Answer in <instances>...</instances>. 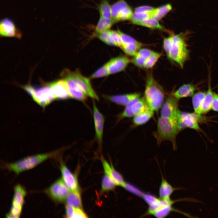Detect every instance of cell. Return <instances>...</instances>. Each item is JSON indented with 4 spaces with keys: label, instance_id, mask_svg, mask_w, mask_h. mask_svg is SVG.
<instances>
[{
    "label": "cell",
    "instance_id": "6da1fadb",
    "mask_svg": "<svg viewBox=\"0 0 218 218\" xmlns=\"http://www.w3.org/2000/svg\"><path fill=\"white\" fill-rule=\"evenodd\" d=\"M192 33L190 31L185 33L173 35L165 38L163 41V47L168 58L177 64L181 68L189 56V50L186 40Z\"/></svg>",
    "mask_w": 218,
    "mask_h": 218
},
{
    "label": "cell",
    "instance_id": "7a4b0ae2",
    "mask_svg": "<svg viewBox=\"0 0 218 218\" xmlns=\"http://www.w3.org/2000/svg\"><path fill=\"white\" fill-rule=\"evenodd\" d=\"M157 124V130L153 133L157 144H160L164 141H169L171 143L173 149L176 150L177 148L176 139L180 132L177 121L160 116L158 119Z\"/></svg>",
    "mask_w": 218,
    "mask_h": 218
},
{
    "label": "cell",
    "instance_id": "3957f363",
    "mask_svg": "<svg viewBox=\"0 0 218 218\" xmlns=\"http://www.w3.org/2000/svg\"><path fill=\"white\" fill-rule=\"evenodd\" d=\"M144 97L150 108L154 111H158L164 103L163 89L151 74L147 78Z\"/></svg>",
    "mask_w": 218,
    "mask_h": 218
},
{
    "label": "cell",
    "instance_id": "277c9868",
    "mask_svg": "<svg viewBox=\"0 0 218 218\" xmlns=\"http://www.w3.org/2000/svg\"><path fill=\"white\" fill-rule=\"evenodd\" d=\"M59 151L39 154L27 157L18 161L4 165L5 168L18 174L24 171L31 169L45 160L55 157Z\"/></svg>",
    "mask_w": 218,
    "mask_h": 218
},
{
    "label": "cell",
    "instance_id": "5b68a950",
    "mask_svg": "<svg viewBox=\"0 0 218 218\" xmlns=\"http://www.w3.org/2000/svg\"><path fill=\"white\" fill-rule=\"evenodd\" d=\"M23 88L34 101L42 107H45L55 99L48 84L39 88H35L28 84Z\"/></svg>",
    "mask_w": 218,
    "mask_h": 218
},
{
    "label": "cell",
    "instance_id": "8992f818",
    "mask_svg": "<svg viewBox=\"0 0 218 218\" xmlns=\"http://www.w3.org/2000/svg\"><path fill=\"white\" fill-rule=\"evenodd\" d=\"M88 97L98 101L99 98L92 88L90 79L83 75L78 70L71 71L65 69L63 70Z\"/></svg>",
    "mask_w": 218,
    "mask_h": 218
},
{
    "label": "cell",
    "instance_id": "52a82bcc",
    "mask_svg": "<svg viewBox=\"0 0 218 218\" xmlns=\"http://www.w3.org/2000/svg\"><path fill=\"white\" fill-rule=\"evenodd\" d=\"M44 192L55 203H60L66 201L70 191L61 177L54 182Z\"/></svg>",
    "mask_w": 218,
    "mask_h": 218
},
{
    "label": "cell",
    "instance_id": "ba28073f",
    "mask_svg": "<svg viewBox=\"0 0 218 218\" xmlns=\"http://www.w3.org/2000/svg\"><path fill=\"white\" fill-rule=\"evenodd\" d=\"M150 109L144 97H140L133 100L125 106L118 119L120 120L125 118L134 117Z\"/></svg>",
    "mask_w": 218,
    "mask_h": 218
},
{
    "label": "cell",
    "instance_id": "9c48e42d",
    "mask_svg": "<svg viewBox=\"0 0 218 218\" xmlns=\"http://www.w3.org/2000/svg\"><path fill=\"white\" fill-rule=\"evenodd\" d=\"M26 194V191L20 185L18 184L15 187L11 207L9 211L6 215L7 217H19Z\"/></svg>",
    "mask_w": 218,
    "mask_h": 218
},
{
    "label": "cell",
    "instance_id": "30bf717a",
    "mask_svg": "<svg viewBox=\"0 0 218 218\" xmlns=\"http://www.w3.org/2000/svg\"><path fill=\"white\" fill-rule=\"evenodd\" d=\"M200 116L195 113L182 112L180 111L177 118V125L180 132L186 128L197 131L201 129L198 124Z\"/></svg>",
    "mask_w": 218,
    "mask_h": 218
},
{
    "label": "cell",
    "instance_id": "8fae6325",
    "mask_svg": "<svg viewBox=\"0 0 218 218\" xmlns=\"http://www.w3.org/2000/svg\"><path fill=\"white\" fill-rule=\"evenodd\" d=\"M178 100L172 94L168 97L163 104L160 111V116L177 121L180 111L178 107Z\"/></svg>",
    "mask_w": 218,
    "mask_h": 218
},
{
    "label": "cell",
    "instance_id": "7c38bea8",
    "mask_svg": "<svg viewBox=\"0 0 218 218\" xmlns=\"http://www.w3.org/2000/svg\"><path fill=\"white\" fill-rule=\"evenodd\" d=\"M61 76L65 81L71 98L81 101H84L88 96L78 86L71 78L63 71Z\"/></svg>",
    "mask_w": 218,
    "mask_h": 218
},
{
    "label": "cell",
    "instance_id": "4fadbf2b",
    "mask_svg": "<svg viewBox=\"0 0 218 218\" xmlns=\"http://www.w3.org/2000/svg\"><path fill=\"white\" fill-rule=\"evenodd\" d=\"M93 119L97 141L100 148H101L104 130V118L100 111L95 102L93 101Z\"/></svg>",
    "mask_w": 218,
    "mask_h": 218
},
{
    "label": "cell",
    "instance_id": "5bb4252c",
    "mask_svg": "<svg viewBox=\"0 0 218 218\" xmlns=\"http://www.w3.org/2000/svg\"><path fill=\"white\" fill-rule=\"evenodd\" d=\"M62 178L70 191L79 190L77 177L62 162L60 164Z\"/></svg>",
    "mask_w": 218,
    "mask_h": 218
},
{
    "label": "cell",
    "instance_id": "9a60e30c",
    "mask_svg": "<svg viewBox=\"0 0 218 218\" xmlns=\"http://www.w3.org/2000/svg\"><path fill=\"white\" fill-rule=\"evenodd\" d=\"M130 61L131 60L125 55L119 56L111 59L107 63L109 74L124 70Z\"/></svg>",
    "mask_w": 218,
    "mask_h": 218
},
{
    "label": "cell",
    "instance_id": "2e32d148",
    "mask_svg": "<svg viewBox=\"0 0 218 218\" xmlns=\"http://www.w3.org/2000/svg\"><path fill=\"white\" fill-rule=\"evenodd\" d=\"M48 84L56 99L63 100L71 98L66 82L63 79L56 80Z\"/></svg>",
    "mask_w": 218,
    "mask_h": 218
},
{
    "label": "cell",
    "instance_id": "e0dca14e",
    "mask_svg": "<svg viewBox=\"0 0 218 218\" xmlns=\"http://www.w3.org/2000/svg\"><path fill=\"white\" fill-rule=\"evenodd\" d=\"M0 33L1 35L3 37L20 38L22 36L14 23L8 18H5L1 21Z\"/></svg>",
    "mask_w": 218,
    "mask_h": 218
},
{
    "label": "cell",
    "instance_id": "ac0fdd59",
    "mask_svg": "<svg viewBox=\"0 0 218 218\" xmlns=\"http://www.w3.org/2000/svg\"><path fill=\"white\" fill-rule=\"evenodd\" d=\"M101 160L105 173L111 178L116 185L123 187L126 182L121 175L114 168L111 164H109L105 160L102 158Z\"/></svg>",
    "mask_w": 218,
    "mask_h": 218
},
{
    "label": "cell",
    "instance_id": "d6986e66",
    "mask_svg": "<svg viewBox=\"0 0 218 218\" xmlns=\"http://www.w3.org/2000/svg\"><path fill=\"white\" fill-rule=\"evenodd\" d=\"M139 93H130L107 96L111 101L118 105L126 106L133 100L140 97Z\"/></svg>",
    "mask_w": 218,
    "mask_h": 218
},
{
    "label": "cell",
    "instance_id": "ffe728a7",
    "mask_svg": "<svg viewBox=\"0 0 218 218\" xmlns=\"http://www.w3.org/2000/svg\"><path fill=\"white\" fill-rule=\"evenodd\" d=\"M177 189L173 187L164 178L161 173V181L159 189V198L165 200H171L170 196Z\"/></svg>",
    "mask_w": 218,
    "mask_h": 218
},
{
    "label": "cell",
    "instance_id": "44dd1931",
    "mask_svg": "<svg viewBox=\"0 0 218 218\" xmlns=\"http://www.w3.org/2000/svg\"><path fill=\"white\" fill-rule=\"evenodd\" d=\"M153 51L146 48H141L131 60L134 64L138 67L144 68L146 61Z\"/></svg>",
    "mask_w": 218,
    "mask_h": 218
},
{
    "label": "cell",
    "instance_id": "7402d4cb",
    "mask_svg": "<svg viewBox=\"0 0 218 218\" xmlns=\"http://www.w3.org/2000/svg\"><path fill=\"white\" fill-rule=\"evenodd\" d=\"M195 85L191 84H184L180 87L173 95L177 99L192 96L196 90Z\"/></svg>",
    "mask_w": 218,
    "mask_h": 218
},
{
    "label": "cell",
    "instance_id": "603a6c76",
    "mask_svg": "<svg viewBox=\"0 0 218 218\" xmlns=\"http://www.w3.org/2000/svg\"><path fill=\"white\" fill-rule=\"evenodd\" d=\"M128 6L124 0H118L111 5V18L114 23L118 21L120 15Z\"/></svg>",
    "mask_w": 218,
    "mask_h": 218
},
{
    "label": "cell",
    "instance_id": "cb8c5ba5",
    "mask_svg": "<svg viewBox=\"0 0 218 218\" xmlns=\"http://www.w3.org/2000/svg\"><path fill=\"white\" fill-rule=\"evenodd\" d=\"M214 93L213 91L210 84H209L207 91L200 107V114H206L212 109V105Z\"/></svg>",
    "mask_w": 218,
    "mask_h": 218
},
{
    "label": "cell",
    "instance_id": "d4e9b609",
    "mask_svg": "<svg viewBox=\"0 0 218 218\" xmlns=\"http://www.w3.org/2000/svg\"><path fill=\"white\" fill-rule=\"evenodd\" d=\"M172 200L162 206L155 211L152 214L158 218H164L167 216L172 211H177L173 207V204L175 202Z\"/></svg>",
    "mask_w": 218,
    "mask_h": 218
},
{
    "label": "cell",
    "instance_id": "484cf974",
    "mask_svg": "<svg viewBox=\"0 0 218 218\" xmlns=\"http://www.w3.org/2000/svg\"><path fill=\"white\" fill-rule=\"evenodd\" d=\"M65 201L66 204L74 207L82 208V201L79 190L70 191Z\"/></svg>",
    "mask_w": 218,
    "mask_h": 218
},
{
    "label": "cell",
    "instance_id": "4316f807",
    "mask_svg": "<svg viewBox=\"0 0 218 218\" xmlns=\"http://www.w3.org/2000/svg\"><path fill=\"white\" fill-rule=\"evenodd\" d=\"M206 93V92L199 91L195 93L192 96V103L194 112L200 116L201 115V106Z\"/></svg>",
    "mask_w": 218,
    "mask_h": 218
},
{
    "label": "cell",
    "instance_id": "83f0119b",
    "mask_svg": "<svg viewBox=\"0 0 218 218\" xmlns=\"http://www.w3.org/2000/svg\"><path fill=\"white\" fill-rule=\"evenodd\" d=\"M154 112L150 109L134 116L132 120L133 124L138 126L145 124L153 116Z\"/></svg>",
    "mask_w": 218,
    "mask_h": 218
},
{
    "label": "cell",
    "instance_id": "f1b7e54d",
    "mask_svg": "<svg viewBox=\"0 0 218 218\" xmlns=\"http://www.w3.org/2000/svg\"><path fill=\"white\" fill-rule=\"evenodd\" d=\"M114 23L112 18L100 17L95 28V32L97 34L109 30Z\"/></svg>",
    "mask_w": 218,
    "mask_h": 218
},
{
    "label": "cell",
    "instance_id": "f546056e",
    "mask_svg": "<svg viewBox=\"0 0 218 218\" xmlns=\"http://www.w3.org/2000/svg\"><path fill=\"white\" fill-rule=\"evenodd\" d=\"M97 8L100 17L112 18L111 5L107 0H101Z\"/></svg>",
    "mask_w": 218,
    "mask_h": 218
},
{
    "label": "cell",
    "instance_id": "4dcf8cb0",
    "mask_svg": "<svg viewBox=\"0 0 218 218\" xmlns=\"http://www.w3.org/2000/svg\"><path fill=\"white\" fill-rule=\"evenodd\" d=\"M172 9V5L170 4L155 8L152 13V17L158 21L160 20Z\"/></svg>",
    "mask_w": 218,
    "mask_h": 218
},
{
    "label": "cell",
    "instance_id": "1f68e13d",
    "mask_svg": "<svg viewBox=\"0 0 218 218\" xmlns=\"http://www.w3.org/2000/svg\"><path fill=\"white\" fill-rule=\"evenodd\" d=\"M143 44L138 41L136 43H131L123 45L121 48L127 54L134 56L138 50L141 48Z\"/></svg>",
    "mask_w": 218,
    "mask_h": 218
},
{
    "label": "cell",
    "instance_id": "d6a6232c",
    "mask_svg": "<svg viewBox=\"0 0 218 218\" xmlns=\"http://www.w3.org/2000/svg\"><path fill=\"white\" fill-rule=\"evenodd\" d=\"M158 21L155 18L151 17L140 22L137 25L152 29H159L161 30H164V27L159 23Z\"/></svg>",
    "mask_w": 218,
    "mask_h": 218
},
{
    "label": "cell",
    "instance_id": "836d02e7",
    "mask_svg": "<svg viewBox=\"0 0 218 218\" xmlns=\"http://www.w3.org/2000/svg\"><path fill=\"white\" fill-rule=\"evenodd\" d=\"M101 192H104L114 190L116 185L114 181L107 174L105 173L102 180Z\"/></svg>",
    "mask_w": 218,
    "mask_h": 218
},
{
    "label": "cell",
    "instance_id": "e575fe53",
    "mask_svg": "<svg viewBox=\"0 0 218 218\" xmlns=\"http://www.w3.org/2000/svg\"><path fill=\"white\" fill-rule=\"evenodd\" d=\"M151 17H152V13L134 12L130 20L133 23L137 25L140 22Z\"/></svg>",
    "mask_w": 218,
    "mask_h": 218
},
{
    "label": "cell",
    "instance_id": "d590c367",
    "mask_svg": "<svg viewBox=\"0 0 218 218\" xmlns=\"http://www.w3.org/2000/svg\"><path fill=\"white\" fill-rule=\"evenodd\" d=\"M109 37L111 46L121 48L122 44L120 34L118 31L109 30Z\"/></svg>",
    "mask_w": 218,
    "mask_h": 218
},
{
    "label": "cell",
    "instance_id": "8d00e7d4",
    "mask_svg": "<svg viewBox=\"0 0 218 218\" xmlns=\"http://www.w3.org/2000/svg\"><path fill=\"white\" fill-rule=\"evenodd\" d=\"M161 55L160 53L153 51L151 55L146 61L144 68L146 69L152 68L157 62Z\"/></svg>",
    "mask_w": 218,
    "mask_h": 218
},
{
    "label": "cell",
    "instance_id": "74e56055",
    "mask_svg": "<svg viewBox=\"0 0 218 218\" xmlns=\"http://www.w3.org/2000/svg\"><path fill=\"white\" fill-rule=\"evenodd\" d=\"M109 74L107 63L95 71L91 76L92 79L107 76Z\"/></svg>",
    "mask_w": 218,
    "mask_h": 218
},
{
    "label": "cell",
    "instance_id": "f35d334b",
    "mask_svg": "<svg viewBox=\"0 0 218 218\" xmlns=\"http://www.w3.org/2000/svg\"><path fill=\"white\" fill-rule=\"evenodd\" d=\"M118 31L121 36L122 44V46L130 43H136L138 41L132 37L121 32L119 29Z\"/></svg>",
    "mask_w": 218,
    "mask_h": 218
},
{
    "label": "cell",
    "instance_id": "ab89813d",
    "mask_svg": "<svg viewBox=\"0 0 218 218\" xmlns=\"http://www.w3.org/2000/svg\"><path fill=\"white\" fill-rule=\"evenodd\" d=\"M123 187L128 191L141 197L144 193L136 187L126 182H125Z\"/></svg>",
    "mask_w": 218,
    "mask_h": 218
},
{
    "label": "cell",
    "instance_id": "60d3db41",
    "mask_svg": "<svg viewBox=\"0 0 218 218\" xmlns=\"http://www.w3.org/2000/svg\"><path fill=\"white\" fill-rule=\"evenodd\" d=\"M97 34L98 38L101 41L107 45L111 46L110 39L109 30Z\"/></svg>",
    "mask_w": 218,
    "mask_h": 218
},
{
    "label": "cell",
    "instance_id": "b9f144b4",
    "mask_svg": "<svg viewBox=\"0 0 218 218\" xmlns=\"http://www.w3.org/2000/svg\"><path fill=\"white\" fill-rule=\"evenodd\" d=\"M154 8L147 5L141 6L136 8L134 9V12L152 13Z\"/></svg>",
    "mask_w": 218,
    "mask_h": 218
},
{
    "label": "cell",
    "instance_id": "7bdbcfd3",
    "mask_svg": "<svg viewBox=\"0 0 218 218\" xmlns=\"http://www.w3.org/2000/svg\"><path fill=\"white\" fill-rule=\"evenodd\" d=\"M87 217V215L81 208H75L73 218H85Z\"/></svg>",
    "mask_w": 218,
    "mask_h": 218
},
{
    "label": "cell",
    "instance_id": "ee69618b",
    "mask_svg": "<svg viewBox=\"0 0 218 218\" xmlns=\"http://www.w3.org/2000/svg\"><path fill=\"white\" fill-rule=\"evenodd\" d=\"M212 109L218 112V94H214L212 105Z\"/></svg>",
    "mask_w": 218,
    "mask_h": 218
}]
</instances>
